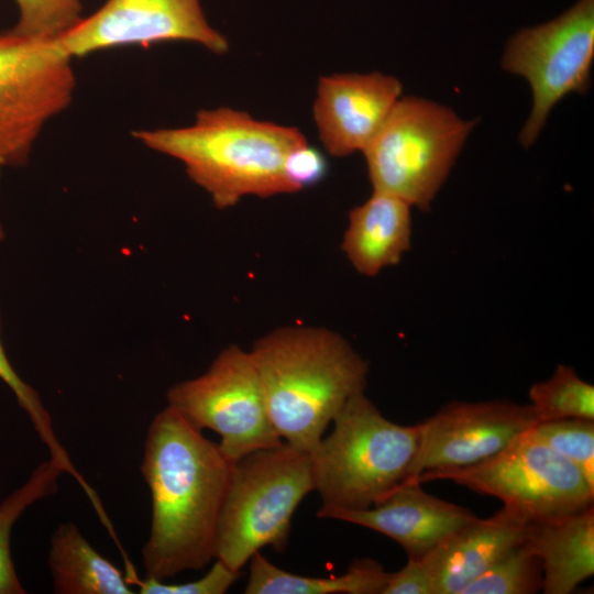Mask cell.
Returning a JSON list of instances; mask_svg holds the SVG:
<instances>
[{
  "instance_id": "8992f818",
  "label": "cell",
  "mask_w": 594,
  "mask_h": 594,
  "mask_svg": "<svg viewBox=\"0 0 594 594\" xmlns=\"http://www.w3.org/2000/svg\"><path fill=\"white\" fill-rule=\"evenodd\" d=\"M474 123L433 101L399 98L363 151L373 191L430 209Z\"/></svg>"
},
{
  "instance_id": "30bf717a",
  "label": "cell",
  "mask_w": 594,
  "mask_h": 594,
  "mask_svg": "<svg viewBox=\"0 0 594 594\" xmlns=\"http://www.w3.org/2000/svg\"><path fill=\"white\" fill-rule=\"evenodd\" d=\"M594 58V0H578L558 18L518 31L502 57L503 69L524 77L532 91L531 112L519 140L530 146L552 108L590 87Z\"/></svg>"
},
{
  "instance_id": "ffe728a7",
  "label": "cell",
  "mask_w": 594,
  "mask_h": 594,
  "mask_svg": "<svg viewBox=\"0 0 594 594\" xmlns=\"http://www.w3.org/2000/svg\"><path fill=\"white\" fill-rule=\"evenodd\" d=\"M64 471L51 459L41 463L28 481L0 503V594L25 593L14 569L10 550L13 525L37 501L58 490Z\"/></svg>"
},
{
  "instance_id": "4316f807",
  "label": "cell",
  "mask_w": 594,
  "mask_h": 594,
  "mask_svg": "<svg viewBox=\"0 0 594 594\" xmlns=\"http://www.w3.org/2000/svg\"><path fill=\"white\" fill-rule=\"evenodd\" d=\"M285 176L294 193L317 185L328 174V161L308 142L295 147L286 157Z\"/></svg>"
},
{
  "instance_id": "d6986e66",
  "label": "cell",
  "mask_w": 594,
  "mask_h": 594,
  "mask_svg": "<svg viewBox=\"0 0 594 594\" xmlns=\"http://www.w3.org/2000/svg\"><path fill=\"white\" fill-rule=\"evenodd\" d=\"M393 572L370 558L355 559L338 576H302L287 572L263 557L250 559L246 594H383Z\"/></svg>"
},
{
  "instance_id": "ba28073f",
  "label": "cell",
  "mask_w": 594,
  "mask_h": 594,
  "mask_svg": "<svg viewBox=\"0 0 594 594\" xmlns=\"http://www.w3.org/2000/svg\"><path fill=\"white\" fill-rule=\"evenodd\" d=\"M72 59L57 38L0 33V169L25 165L44 125L72 102Z\"/></svg>"
},
{
  "instance_id": "ac0fdd59",
  "label": "cell",
  "mask_w": 594,
  "mask_h": 594,
  "mask_svg": "<svg viewBox=\"0 0 594 594\" xmlns=\"http://www.w3.org/2000/svg\"><path fill=\"white\" fill-rule=\"evenodd\" d=\"M47 562L54 593H134L128 576L102 557L73 522H62L55 529Z\"/></svg>"
},
{
  "instance_id": "52a82bcc",
  "label": "cell",
  "mask_w": 594,
  "mask_h": 594,
  "mask_svg": "<svg viewBox=\"0 0 594 594\" xmlns=\"http://www.w3.org/2000/svg\"><path fill=\"white\" fill-rule=\"evenodd\" d=\"M437 480L496 497L530 522L580 512L594 502V487L582 472L531 429L481 462L425 471L414 483Z\"/></svg>"
},
{
  "instance_id": "603a6c76",
  "label": "cell",
  "mask_w": 594,
  "mask_h": 594,
  "mask_svg": "<svg viewBox=\"0 0 594 594\" xmlns=\"http://www.w3.org/2000/svg\"><path fill=\"white\" fill-rule=\"evenodd\" d=\"M531 431L573 463L594 487V420L569 418L536 424Z\"/></svg>"
},
{
  "instance_id": "9a60e30c",
  "label": "cell",
  "mask_w": 594,
  "mask_h": 594,
  "mask_svg": "<svg viewBox=\"0 0 594 594\" xmlns=\"http://www.w3.org/2000/svg\"><path fill=\"white\" fill-rule=\"evenodd\" d=\"M530 521L504 507L488 518H475L421 560L435 594H461L504 554L525 541Z\"/></svg>"
},
{
  "instance_id": "e0dca14e",
  "label": "cell",
  "mask_w": 594,
  "mask_h": 594,
  "mask_svg": "<svg viewBox=\"0 0 594 594\" xmlns=\"http://www.w3.org/2000/svg\"><path fill=\"white\" fill-rule=\"evenodd\" d=\"M526 541L541 561L542 592L572 593L594 573L593 506L530 522Z\"/></svg>"
},
{
  "instance_id": "2e32d148",
  "label": "cell",
  "mask_w": 594,
  "mask_h": 594,
  "mask_svg": "<svg viewBox=\"0 0 594 594\" xmlns=\"http://www.w3.org/2000/svg\"><path fill=\"white\" fill-rule=\"evenodd\" d=\"M411 206L373 191L349 213L342 251L355 271L373 277L394 266L411 245Z\"/></svg>"
},
{
  "instance_id": "4fadbf2b",
  "label": "cell",
  "mask_w": 594,
  "mask_h": 594,
  "mask_svg": "<svg viewBox=\"0 0 594 594\" xmlns=\"http://www.w3.org/2000/svg\"><path fill=\"white\" fill-rule=\"evenodd\" d=\"M402 82L378 72L321 76L312 114L332 156L363 152L402 96Z\"/></svg>"
},
{
  "instance_id": "5bb4252c",
  "label": "cell",
  "mask_w": 594,
  "mask_h": 594,
  "mask_svg": "<svg viewBox=\"0 0 594 594\" xmlns=\"http://www.w3.org/2000/svg\"><path fill=\"white\" fill-rule=\"evenodd\" d=\"M319 517L381 532L399 543L408 559H422L477 518L465 507L428 494L420 483L402 484L383 502L370 508L334 509Z\"/></svg>"
},
{
  "instance_id": "44dd1931",
  "label": "cell",
  "mask_w": 594,
  "mask_h": 594,
  "mask_svg": "<svg viewBox=\"0 0 594 594\" xmlns=\"http://www.w3.org/2000/svg\"><path fill=\"white\" fill-rule=\"evenodd\" d=\"M538 422L579 418L594 420V386L571 366L558 364L552 375L529 388Z\"/></svg>"
},
{
  "instance_id": "8fae6325",
  "label": "cell",
  "mask_w": 594,
  "mask_h": 594,
  "mask_svg": "<svg viewBox=\"0 0 594 594\" xmlns=\"http://www.w3.org/2000/svg\"><path fill=\"white\" fill-rule=\"evenodd\" d=\"M57 41L72 58L166 42L195 43L215 54L229 48L226 36L208 22L201 0H107Z\"/></svg>"
},
{
  "instance_id": "f1b7e54d",
  "label": "cell",
  "mask_w": 594,
  "mask_h": 594,
  "mask_svg": "<svg viewBox=\"0 0 594 594\" xmlns=\"http://www.w3.org/2000/svg\"><path fill=\"white\" fill-rule=\"evenodd\" d=\"M4 237H6L4 229L0 222V242L4 239Z\"/></svg>"
},
{
  "instance_id": "7402d4cb",
  "label": "cell",
  "mask_w": 594,
  "mask_h": 594,
  "mask_svg": "<svg viewBox=\"0 0 594 594\" xmlns=\"http://www.w3.org/2000/svg\"><path fill=\"white\" fill-rule=\"evenodd\" d=\"M542 579L541 561L525 539L461 594H534L542 588Z\"/></svg>"
},
{
  "instance_id": "7c38bea8",
  "label": "cell",
  "mask_w": 594,
  "mask_h": 594,
  "mask_svg": "<svg viewBox=\"0 0 594 594\" xmlns=\"http://www.w3.org/2000/svg\"><path fill=\"white\" fill-rule=\"evenodd\" d=\"M536 424L538 420L529 404L508 400L448 403L419 422L418 449L403 484L414 483L425 471L481 462Z\"/></svg>"
},
{
  "instance_id": "277c9868",
  "label": "cell",
  "mask_w": 594,
  "mask_h": 594,
  "mask_svg": "<svg viewBox=\"0 0 594 594\" xmlns=\"http://www.w3.org/2000/svg\"><path fill=\"white\" fill-rule=\"evenodd\" d=\"M332 432L310 453L321 514L361 510L388 497L407 479L417 452L420 425L396 424L360 392L332 420Z\"/></svg>"
},
{
  "instance_id": "5b68a950",
  "label": "cell",
  "mask_w": 594,
  "mask_h": 594,
  "mask_svg": "<svg viewBox=\"0 0 594 594\" xmlns=\"http://www.w3.org/2000/svg\"><path fill=\"white\" fill-rule=\"evenodd\" d=\"M314 490L310 453L285 441L234 462L217 526L213 559L240 573L265 547L283 552L293 515Z\"/></svg>"
},
{
  "instance_id": "cb8c5ba5",
  "label": "cell",
  "mask_w": 594,
  "mask_h": 594,
  "mask_svg": "<svg viewBox=\"0 0 594 594\" xmlns=\"http://www.w3.org/2000/svg\"><path fill=\"white\" fill-rule=\"evenodd\" d=\"M0 380L11 389L19 406L30 418L40 440L48 449L50 459L56 462L64 471L72 472L75 465L55 435L52 417L44 407L40 394L18 374L6 353L1 340V320Z\"/></svg>"
},
{
  "instance_id": "484cf974",
  "label": "cell",
  "mask_w": 594,
  "mask_h": 594,
  "mask_svg": "<svg viewBox=\"0 0 594 594\" xmlns=\"http://www.w3.org/2000/svg\"><path fill=\"white\" fill-rule=\"evenodd\" d=\"M210 570L200 579L186 583H165L160 580L138 576L131 580L141 594H223L237 581L239 573L215 559Z\"/></svg>"
},
{
  "instance_id": "3957f363",
  "label": "cell",
  "mask_w": 594,
  "mask_h": 594,
  "mask_svg": "<svg viewBox=\"0 0 594 594\" xmlns=\"http://www.w3.org/2000/svg\"><path fill=\"white\" fill-rule=\"evenodd\" d=\"M134 138L182 162L189 178L219 209L245 196L294 193L285 176L287 155L307 142L295 127L253 118L229 107L200 110L183 128L140 130Z\"/></svg>"
},
{
  "instance_id": "d4e9b609",
  "label": "cell",
  "mask_w": 594,
  "mask_h": 594,
  "mask_svg": "<svg viewBox=\"0 0 594 594\" xmlns=\"http://www.w3.org/2000/svg\"><path fill=\"white\" fill-rule=\"evenodd\" d=\"M19 19L9 30L13 34L56 40L81 20L84 0H14Z\"/></svg>"
},
{
  "instance_id": "7a4b0ae2",
  "label": "cell",
  "mask_w": 594,
  "mask_h": 594,
  "mask_svg": "<svg viewBox=\"0 0 594 594\" xmlns=\"http://www.w3.org/2000/svg\"><path fill=\"white\" fill-rule=\"evenodd\" d=\"M250 353L277 433L309 453L345 403L367 384V361L324 327H278L257 339Z\"/></svg>"
},
{
  "instance_id": "6da1fadb",
  "label": "cell",
  "mask_w": 594,
  "mask_h": 594,
  "mask_svg": "<svg viewBox=\"0 0 594 594\" xmlns=\"http://www.w3.org/2000/svg\"><path fill=\"white\" fill-rule=\"evenodd\" d=\"M233 464L172 407L155 415L141 464L152 503L142 549L146 578L164 581L210 563Z\"/></svg>"
},
{
  "instance_id": "83f0119b",
  "label": "cell",
  "mask_w": 594,
  "mask_h": 594,
  "mask_svg": "<svg viewBox=\"0 0 594 594\" xmlns=\"http://www.w3.org/2000/svg\"><path fill=\"white\" fill-rule=\"evenodd\" d=\"M383 594H435L431 575L421 559H408L399 571L393 572Z\"/></svg>"
},
{
  "instance_id": "9c48e42d",
  "label": "cell",
  "mask_w": 594,
  "mask_h": 594,
  "mask_svg": "<svg viewBox=\"0 0 594 594\" xmlns=\"http://www.w3.org/2000/svg\"><path fill=\"white\" fill-rule=\"evenodd\" d=\"M167 406L200 430L218 433L219 447L232 462L284 442L251 353L237 344L223 349L204 374L173 385Z\"/></svg>"
}]
</instances>
